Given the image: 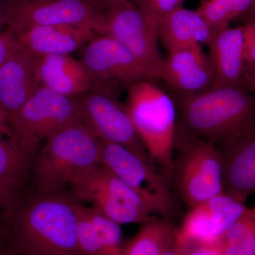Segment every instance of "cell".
Wrapping results in <instances>:
<instances>
[{
    "instance_id": "cell-1",
    "label": "cell",
    "mask_w": 255,
    "mask_h": 255,
    "mask_svg": "<svg viewBox=\"0 0 255 255\" xmlns=\"http://www.w3.org/2000/svg\"><path fill=\"white\" fill-rule=\"evenodd\" d=\"M75 202L61 193L20 196L0 214L7 230V249L20 255H84Z\"/></svg>"
},
{
    "instance_id": "cell-2",
    "label": "cell",
    "mask_w": 255,
    "mask_h": 255,
    "mask_svg": "<svg viewBox=\"0 0 255 255\" xmlns=\"http://www.w3.org/2000/svg\"><path fill=\"white\" fill-rule=\"evenodd\" d=\"M177 125L188 133L226 145L255 130V97L244 87H212L179 94Z\"/></svg>"
},
{
    "instance_id": "cell-3",
    "label": "cell",
    "mask_w": 255,
    "mask_h": 255,
    "mask_svg": "<svg viewBox=\"0 0 255 255\" xmlns=\"http://www.w3.org/2000/svg\"><path fill=\"white\" fill-rule=\"evenodd\" d=\"M102 142L82 119L50 135L33 159L36 192L61 193L73 179L101 164Z\"/></svg>"
},
{
    "instance_id": "cell-4",
    "label": "cell",
    "mask_w": 255,
    "mask_h": 255,
    "mask_svg": "<svg viewBox=\"0 0 255 255\" xmlns=\"http://www.w3.org/2000/svg\"><path fill=\"white\" fill-rule=\"evenodd\" d=\"M127 107L139 137L159 170L172 179L177 125L176 102L154 80L128 89Z\"/></svg>"
},
{
    "instance_id": "cell-5",
    "label": "cell",
    "mask_w": 255,
    "mask_h": 255,
    "mask_svg": "<svg viewBox=\"0 0 255 255\" xmlns=\"http://www.w3.org/2000/svg\"><path fill=\"white\" fill-rule=\"evenodd\" d=\"M174 151L172 179L190 209L224 193L223 157L216 142L191 135L177 125Z\"/></svg>"
},
{
    "instance_id": "cell-6",
    "label": "cell",
    "mask_w": 255,
    "mask_h": 255,
    "mask_svg": "<svg viewBox=\"0 0 255 255\" xmlns=\"http://www.w3.org/2000/svg\"><path fill=\"white\" fill-rule=\"evenodd\" d=\"M80 119L75 97L58 95L40 85L10 119V141L33 160L42 141Z\"/></svg>"
},
{
    "instance_id": "cell-7",
    "label": "cell",
    "mask_w": 255,
    "mask_h": 255,
    "mask_svg": "<svg viewBox=\"0 0 255 255\" xmlns=\"http://www.w3.org/2000/svg\"><path fill=\"white\" fill-rule=\"evenodd\" d=\"M69 187L75 200L90 203L119 224L155 219L140 196L102 164L75 177Z\"/></svg>"
},
{
    "instance_id": "cell-8",
    "label": "cell",
    "mask_w": 255,
    "mask_h": 255,
    "mask_svg": "<svg viewBox=\"0 0 255 255\" xmlns=\"http://www.w3.org/2000/svg\"><path fill=\"white\" fill-rule=\"evenodd\" d=\"M81 61L91 75L95 88L118 92L143 80H159L155 69L137 59L113 37L100 33L83 47Z\"/></svg>"
},
{
    "instance_id": "cell-9",
    "label": "cell",
    "mask_w": 255,
    "mask_h": 255,
    "mask_svg": "<svg viewBox=\"0 0 255 255\" xmlns=\"http://www.w3.org/2000/svg\"><path fill=\"white\" fill-rule=\"evenodd\" d=\"M118 94L94 88L75 97L82 120L100 140L123 146L157 167L140 140L127 107L119 100Z\"/></svg>"
},
{
    "instance_id": "cell-10",
    "label": "cell",
    "mask_w": 255,
    "mask_h": 255,
    "mask_svg": "<svg viewBox=\"0 0 255 255\" xmlns=\"http://www.w3.org/2000/svg\"><path fill=\"white\" fill-rule=\"evenodd\" d=\"M101 164L140 196L154 214L174 211L168 178L123 146L102 140Z\"/></svg>"
},
{
    "instance_id": "cell-11",
    "label": "cell",
    "mask_w": 255,
    "mask_h": 255,
    "mask_svg": "<svg viewBox=\"0 0 255 255\" xmlns=\"http://www.w3.org/2000/svg\"><path fill=\"white\" fill-rule=\"evenodd\" d=\"M107 11L95 0H11L8 27L80 26L104 33Z\"/></svg>"
},
{
    "instance_id": "cell-12",
    "label": "cell",
    "mask_w": 255,
    "mask_h": 255,
    "mask_svg": "<svg viewBox=\"0 0 255 255\" xmlns=\"http://www.w3.org/2000/svg\"><path fill=\"white\" fill-rule=\"evenodd\" d=\"M159 25L129 0L107 11L104 33L113 37L137 59L159 73L163 58L157 44Z\"/></svg>"
},
{
    "instance_id": "cell-13",
    "label": "cell",
    "mask_w": 255,
    "mask_h": 255,
    "mask_svg": "<svg viewBox=\"0 0 255 255\" xmlns=\"http://www.w3.org/2000/svg\"><path fill=\"white\" fill-rule=\"evenodd\" d=\"M159 80L178 94L196 93L214 87V69L201 46L191 47L171 52L163 58Z\"/></svg>"
},
{
    "instance_id": "cell-14",
    "label": "cell",
    "mask_w": 255,
    "mask_h": 255,
    "mask_svg": "<svg viewBox=\"0 0 255 255\" xmlns=\"http://www.w3.org/2000/svg\"><path fill=\"white\" fill-rule=\"evenodd\" d=\"M38 57L19 44L0 68V104L8 122L40 86Z\"/></svg>"
},
{
    "instance_id": "cell-15",
    "label": "cell",
    "mask_w": 255,
    "mask_h": 255,
    "mask_svg": "<svg viewBox=\"0 0 255 255\" xmlns=\"http://www.w3.org/2000/svg\"><path fill=\"white\" fill-rule=\"evenodd\" d=\"M218 147L223 157L224 192L244 202L255 194V130Z\"/></svg>"
},
{
    "instance_id": "cell-16",
    "label": "cell",
    "mask_w": 255,
    "mask_h": 255,
    "mask_svg": "<svg viewBox=\"0 0 255 255\" xmlns=\"http://www.w3.org/2000/svg\"><path fill=\"white\" fill-rule=\"evenodd\" d=\"M214 69L213 87H243L246 80L244 36L241 26L215 31L207 43Z\"/></svg>"
},
{
    "instance_id": "cell-17",
    "label": "cell",
    "mask_w": 255,
    "mask_h": 255,
    "mask_svg": "<svg viewBox=\"0 0 255 255\" xmlns=\"http://www.w3.org/2000/svg\"><path fill=\"white\" fill-rule=\"evenodd\" d=\"M18 44L37 57L70 55L100 33L80 26H38L16 33Z\"/></svg>"
},
{
    "instance_id": "cell-18",
    "label": "cell",
    "mask_w": 255,
    "mask_h": 255,
    "mask_svg": "<svg viewBox=\"0 0 255 255\" xmlns=\"http://www.w3.org/2000/svg\"><path fill=\"white\" fill-rule=\"evenodd\" d=\"M40 85L58 95L75 97L95 88L90 74L81 61L70 55L38 57Z\"/></svg>"
},
{
    "instance_id": "cell-19",
    "label": "cell",
    "mask_w": 255,
    "mask_h": 255,
    "mask_svg": "<svg viewBox=\"0 0 255 255\" xmlns=\"http://www.w3.org/2000/svg\"><path fill=\"white\" fill-rule=\"evenodd\" d=\"M78 242L84 255H121L124 243L120 224L93 207L75 202Z\"/></svg>"
},
{
    "instance_id": "cell-20",
    "label": "cell",
    "mask_w": 255,
    "mask_h": 255,
    "mask_svg": "<svg viewBox=\"0 0 255 255\" xmlns=\"http://www.w3.org/2000/svg\"><path fill=\"white\" fill-rule=\"evenodd\" d=\"M214 31L196 10L183 6L167 14L159 25V38L169 53L207 45Z\"/></svg>"
},
{
    "instance_id": "cell-21",
    "label": "cell",
    "mask_w": 255,
    "mask_h": 255,
    "mask_svg": "<svg viewBox=\"0 0 255 255\" xmlns=\"http://www.w3.org/2000/svg\"><path fill=\"white\" fill-rule=\"evenodd\" d=\"M174 231L167 220L143 223L133 238L124 243L121 255H162Z\"/></svg>"
},
{
    "instance_id": "cell-22",
    "label": "cell",
    "mask_w": 255,
    "mask_h": 255,
    "mask_svg": "<svg viewBox=\"0 0 255 255\" xmlns=\"http://www.w3.org/2000/svg\"><path fill=\"white\" fill-rule=\"evenodd\" d=\"M174 237L176 244L180 248L221 241L212 216L204 203L191 208L180 228L174 231Z\"/></svg>"
},
{
    "instance_id": "cell-23",
    "label": "cell",
    "mask_w": 255,
    "mask_h": 255,
    "mask_svg": "<svg viewBox=\"0 0 255 255\" xmlns=\"http://www.w3.org/2000/svg\"><path fill=\"white\" fill-rule=\"evenodd\" d=\"M223 255H255V206L247 208L221 238Z\"/></svg>"
},
{
    "instance_id": "cell-24",
    "label": "cell",
    "mask_w": 255,
    "mask_h": 255,
    "mask_svg": "<svg viewBox=\"0 0 255 255\" xmlns=\"http://www.w3.org/2000/svg\"><path fill=\"white\" fill-rule=\"evenodd\" d=\"M255 0H201L196 11L214 31L228 27L230 22L246 14Z\"/></svg>"
},
{
    "instance_id": "cell-25",
    "label": "cell",
    "mask_w": 255,
    "mask_h": 255,
    "mask_svg": "<svg viewBox=\"0 0 255 255\" xmlns=\"http://www.w3.org/2000/svg\"><path fill=\"white\" fill-rule=\"evenodd\" d=\"M32 162L12 142L0 135V179L23 183Z\"/></svg>"
},
{
    "instance_id": "cell-26",
    "label": "cell",
    "mask_w": 255,
    "mask_h": 255,
    "mask_svg": "<svg viewBox=\"0 0 255 255\" xmlns=\"http://www.w3.org/2000/svg\"><path fill=\"white\" fill-rule=\"evenodd\" d=\"M204 204L212 216L221 238L247 209L243 201L225 192L211 198Z\"/></svg>"
},
{
    "instance_id": "cell-27",
    "label": "cell",
    "mask_w": 255,
    "mask_h": 255,
    "mask_svg": "<svg viewBox=\"0 0 255 255\" xmlns=\"http://www.w3.org/2000/svg\"><path fill=\"white\" fill-rule=\"evenodd\" d=\"M147 16L157 23L174 9L182 6L185 0H132Z\"/></svg>"
},
{
    "instance_id": "cell-28",
    "label": "cell",
    "mask_w": 255,
    "mask_h": 255,
    "mask_svg": "<svg viewBox=\"0 0 255 255\" xmlns=\"http://www.w3.org/2000/svg\"><path fill=\"white\" fill-rule=\"evenodd\" d=\"M22 182L0 179V214L21 196Z\"/></svg>"
},
{
    "instance_id": "cell-29",
    "label": "cell",
    "mask_w": 255,
    "mask_h": 255,
    "mask_svg": "<svg viewBox=\"0 0 255 255\" xmlns=\"http://www.w3.org/2000/svg\"><path fill=\"white\" fill-rule=\"evenodd\" d=\"M18 43L17 34L11 28L6 26L4 31L0 32V68L17 46Z\"/></svg>"
},
{
    "instance_id": "cell-30",
    "label": "cell",
    "mask_w": 255,
    "mask_h": 255,
    "mask_svg": "<svg viewBox=\"0 0 255 255\" xmlns=\"http://www.w3.org/2000/svg\"><path fill=\"white\" fill-rule=\"evenodd\" d=\"M244 36V58L246 65L255 63V19L241 26Z\"/></svg>"
},
{
    "instance_id": "cell-31",
    "label": "cell",
    "mask_w": 255,
    "mask_h": 255,
    "mask_svg": "<svg viewBox=\"0 0 255 255\" xmlns=\"http://www.w3.org/2000/svg\"><path fill=\"white\" fill-rule=\"evenodd\" d=\"M180 250L184 255H223L221 241L190 245Z\"/></svg>"
},
{
    "instance_id": "cell-32",
    "label": "cell",
    "mask_w": 255,
    "mask_h": 255,
    "mask_svg": "<svg viewBox=\"0 0 255 255\" xmlns=\"http://www.w3.org/2000/svg\"><path fill=\"white\" fill-rule=\"evenodd\" d=\"M10 1L11 0H0V28L7 26L9 22Z\"/></svg>"
},
{
    "instance_id": "cell-33",
    "label": "cell",
    "mask_w": 255,
    "mask_h": 255,
    "mask_svg": "<svg viewBox=\"0 0 255 255\" xmlns=\"http://www.w3.org/2000/svg\"><path fill=\"white\" fill-rule=\"evenodd\" d=\"M0 135L7 137L9 141L11 140V131L9 127L7 116L5 113L1 104H0Z\"/></svg>"
},
{
    "instance_id": "cell-34",
    "label": "cell",
    "mask_w": 255,
    "mask_h": 255,
    "mask_svg": "<svg viewBox=\"0 0 255 255\" xmlns=\"http://www.w3.org/2000/svg\"><path fill=\"white\" fill-rule=\"evenodd\" d=\"M95 1L107 12V11L124 4L129 0H95Z\"/></svg>"
},
{
    "instance_id": "cell-35",
    "label": "cell",
    "mask_w": 255,
    "mask_h": 255,
    "mask_svg": "<svg viewBox=\"0 0 255 255\" xmlns=\"http://www.w3.org/2000/svg\"><path fill=\"white\" fill-rule=\"evenodd\" d=\"M162 255H184L180 248L176 244L175 241H174V235L172 238L169 240L165 248H164Z\"/></svg>"
},
{
    "instance_id": "cell-36",
    "label": "cell",
    "mask_w": 255,
    "mask_h": 255,
    "mask_svg": "<svg viewBox=\"0 0 255 255\" xmlns=\"http://www.w3.org/2000/svg\"><path fill=\"white\" fill-rule=\"evenodd\" d=\"M246 79L249 82L250 86L255 95V63L246 65Z\"/></svg>"
},
{
    "instance_id": "cell-37",
    "label": "cell",
    "mask_w": 255,
    "mask_h": 255,
    "mask_svg": "<svg viewBox=\"0 0 255 255\" xmlns=\"http://www.w3.org/2000/svg\"><path fill=\"white\" fill-rule=\"evenodd\" d=\"M8 233L4 223L0 221V250L7 249Z\"/></svg>"
},
{
    "instance_id": "cell-38",
    "label": "cell",
    "mask_w": 255,
    "mask_h": 255,
    "mask_svg": "<svg viewBox=\"0 0 255 255\" xmlns=\"http://www.w3.org/2000/svg\"><path fill=\"white\" fill-rule=\"evenodd\" d=\"M244 15L246 16L247 21H248L247 23L255 19V1L251 9L248 10Z\"/></svg>"
},
{
    "instance_id": "cell-39",
    "label": "cell",
    "mask_w": 255,
    "mask_h": 255,
    "mask_svg": "<svg viewBox=\"0 0 255 255\" xmlns=\"http://www.w3.org/2000/svg\"><path fill=\"white\" fill-rule=\"evenodd\" d=\"M0 255H20L8 249L0 250Z\"/></svg>"
}]
</instances>
